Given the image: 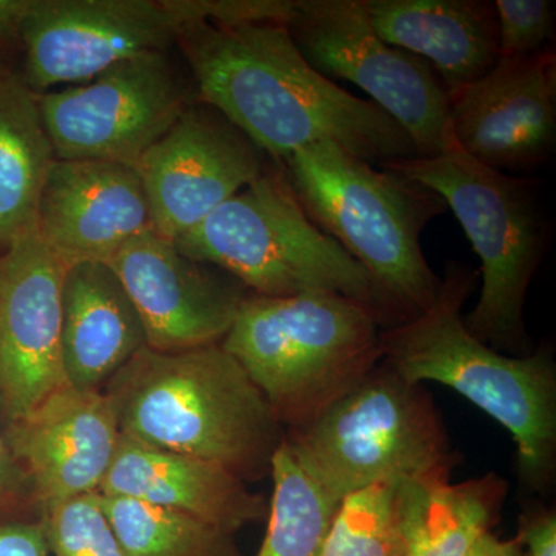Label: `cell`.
<instances>
[{
    "mask_svg": "<svg viewBox=\"0 0 556 556\" xmlns=\"http://www.w3.org/2000/svg\"><path fill=\"white\" fill-rule=\"evenodd\" d=\"M471 556H525L521 546L515 540H500L493 533L486 535L479 544L477 552Z\"/></svg>",
    "mask_w": 556,
    "mask_h": 556,
    "instance_id": "1f68e13d",
    "label": "cell"
},
{
    "mask_svg": "<svg viewBox=\"0 0 556 556\" xmlns=\"http://www.w3.org/2000/svg\"><path fill=\"white\" fill-rule=\"evenodd\" d=\"M33 0H0V73H21L24 27Z\"/></svg>",
    "mask_w": 556,
    "mask_h": 556,
    "instance_id": "83f0119b",
    "label": "cell"
},
{
    "mask_svg": "<svg viewBox=\"0 0 556 556\" xmlns=\"http://www.w3.org/2000/svg\"><path fill=\"white\" fill-rule=\"evenodd\" d=\"M174 241L182 254L225 270L252 294L332 292L378 314L383 328L404 321L367 269L314 225L276 161Z\"/></svg>",
    "mask_w": 556,
    "mask_h": 556,
    "instance_id": "5b68a950",
    "label": "cell"
},
{
    "mask_svg": "<svg viewBox=\"0 0 556 556\" xmlns=\"http://www.w3.org/2000/svg\"><path fill=\"white\" fill-rule=\"evenodd\" d=\"M0 556H53L42 519L0 521Z\"/></svg>",
    "mask_w": 556,
    "mask_h": 556,
    "instance_id": "f546056e",
    "label": "cell"
},
{
    "mask_svg": "<svg viewBox=\"0 0 556 556\" xmlns=\"http://www.w3.org/2000/svg\"><path fill=\"white\" fill-rule=\"evenodd\" d=\"M517 541L525 556H556L554 508L533 507L522 511Z\"/></svg>",
    "mask_w": 556,
    "mask_h": 556,
    "instance_id": "f1b7e54d",
    "label": "cell"
},
{
    "mask_svg": "<svg viewBox=\"0 0 556 556\" xmlns=\"http://www.w3.org/2000/svg\"><path fill=\"white\" fill-rule=\"evenodd\" d=\"M280 164L314 225L367 269L404 320L434 302L441 278L420 236L448 208L437 192L329 141L295 150Z\"/></svg>",
    "mask_w": 556,
    "mask_h": 556,
    "instance_id": "277c9868",
    "label": "cell"
},
{
    "mask_svg": "<svg viewBox=\"0 0 556 556\" xmlns=\"http://www.w3.org/2000/svg\"><path fill=\"white\" fill-rule=\"evenodd\" d=\"M54 152L38 93L20 72L0 73V254L35 229Z\"/></svg>",
    "mask_w": 556,
    "mask_h": 556,
    "instance_id": "44dd1931",
    "label": "cell"
},
{
    "mask_svg": "<svg viewBox=\"0 0 556 556\" xmlns=\"http://www.w3.org/2000/svg\"><path fill=\"white\" fill-rule=\"evenodd\" d=\"M179 25L167 0H33L21 76L38 94L86 84L121 62L166 53Z\"/></svg>",
    "mask_w": 556,
    "mask_h": 556,
    "instance_id": "8fae6325",
    "label": "cell"
},
{
    "mask_svg": "<svg viewBox=\"0 0 556 556\" xmlns=\"http://www.w3.org/2000/svg\"><path fill=\"white\" fill-rule=\"evenodd\" d=\"M5 438L42 517L51 508L101 492L121 430L104 391L64 386L11 420Z\"/></svg>",
    "mask_w": 556,
    "mask_h": 556,
    "instance_id": "2e32d148",
    "label": "cell"
},
{
    "mask_svg": "<svg viewBox=\"0 0 556 556\" xmlns=\"http://www.w3.org/2000/svg\"><path fill=\"white\" fill-rule=\"evenodd\" d=\"M448 112L453 141L470 159L503 174L536 169L556 146L554 49L500 58L448 94Z\"/></svg>",
    "mask_w": 556,
    "mask_h": 556,
    "instance_id": "5bb4252c",
    "label": "cell"
},
{
    "mask_svg": "<svg viewBox=\"0 0 556 556\" xmlns=\"http://www.w3.org/2000/svg\"><path fill=\"white\" fill-rule=\"evenodd\" d=\"M150 229L148 200L134 167L90 160L51 164L33 230L67 268L109 263Z\"/></svg>",
    "mask_w": 556,
    "mask_h": 556,
    "instance_id": "e0dca14e",
    "label": "cell"
},
{
    "mask_svg": "<svg viewBox=\"0 0 556 556\" xmlns=\"http://www.w3.org/2000/svg\"><path fill=\"white\" fill-rule=\"evenodd\" d=\"M3 417L2 399H0V419ZM24 497H30V485L24 471L14 459L9 442H7L5 430L0 428V508L13 507Z\"/></svg>",
    "mask_w": 556,
    "mask_h": 556,
    "instance_id": "4dcf8cb0",
    "label": "cell"
},
{
    "mask_svg": "<svg viewBox=\"0 0 556 556\" xmlns=\"http://www.w3.org/2000/svg\"><path fill=\"white\" fill-rule=\"evenodd\" d=\"M53 556H127L97 495L78 497L40 517Z\"/></svg>",
    "mask_w": 556,
    "mask_h": 556,
    "instance_id": "484cf974",
    "label": "cell"
},
{
    "mask_svg": "<svg viewBox=\"0 0 556 556\" xmlns=\"http://www.w3.org/2000/svg\"><path fill=\"white\" fill-rule=\"evenodd\" d=\"M269 475L274 489L268 529L257 556H321L340 501L302 467L287 439L273 457Z\"/></svg>",
    "mask_w": 556,
    "mask_h": 556,
    "instance_id": "603a6c76",
    "label": "cell"
},
{
    "mask_svg": "<svg viewBox=\"0 0 556 556\" xmlns=\"http://www.w3.org/2000/svg\"><path fill=\"white\" fill-rule=\"evenodd\" d=\"M175 46L197 101L217 109L276 163L321 141L372 166L417 159L396 121L311 67L285 22H186Z\"/></svg>",
    "mask_w": 556,
    "mask_h": 556,
    "instance_id": "6da1fadb",
    "label": "cell"
},
{
    "mask_svg": "<svg viewBox=\"0 0 556 556\" xmlns=\"http://www.w3.org/2000/svg\"><path fill=\"white\" fill-rule=\"evenodd\" d=\"M439 481L391 478L343 496L321 556H408Z\"/></svg>",
    "mask_w": 556,
    "mask_h": 556,
    "instance_id": "7402d4cb",
    "label": "cell"
},
{
    "mask_svg": "<svg viewBox=\"0 0 556 556\" xmlns=\"http://www.w3.org/2000/svg\"><path fill=\"white\" fill-rule=\"evenodd\" d=\"M364 9L376 35L427 61L448 94L482 78L500 60L493 2L364 0Z\"/></svg>",
    "mask_w": 556,
    "mask_h": 556,
    "instance_id": "d6986e66",
    "label": "cell"
},
{
    "mask_svg": "<svg viewBox=\"0 0 556 556\" xmlns=\"http://www.w3.org/2000/svg\"><path fill=\"white\" fill-rule=\"evenodd\" d=\"M285 24L311 67L350 80L407 131L417 159L455 146L444 84L422 58L376 35L364 0H294Z\"/></svg>",
    "mask_w": 556,
    "mask_h": 556,
    "instance_id": "9c48e42d",
    "label": "cell"
},
{
    "mask_svg": "<svg viewBox=\"0 0 556 556\" xmlns=\"http://www.w3.org/2000/svg\"><path fill=\"white\" fill-rule=\"evenodd\" d=\"M61 306L62 368L70 387L102 390L148 346L141 318L108 263L70 265Z\"/></svg>",
    "mask_w": 556,
    "mask_h": 556,
    "instance_id": "ffe728a7",
    "label": "cell"
},
{
    "mask_svg": "<svg viewBox=\"0 0 556 556\" xmlns=\"http://www.w3.org/2000/svg\"><path fill=\"white\" fill-rule=\"evenodd\" d=\"M382 329L378 314L332 292L248 294L222 346L295 430L382 361Z\"/></svg>",
    "mask_w": 556,
    "mask_h": 556,
    "instance_id": "8992f818",
    "label": "cell"
},
{
    "mask_svg": "<svg viewBox=\"0 0 556 556\" xmlns=\"http://www.w3.org/2000/svg\"><path fill=\"white\" fill-rule=\"evenodd\" d=\"M269 161L217 109L193 101L135 166L153 230L179 239L254 182Z\"/></svg>",
    "mask_w": 556,
    "mask_h": 556,
    "instance_id": "7c38bea8",
    "label": "cell"
},
{
    "mask_svg": "<svg viewBox=\"0 0 556 556\" xmlns=\"http://www.w3.org/2000/svg\"><path fill=\"white\" fill-rule=\"evenodd\" d=\"M197 101L169 51L121 62L80 86L38 94L54 159L137 166Z\"/></svg>",
    "mask_w": 556,
    "mask_h": 556,
    "instance_id": "30bf717a",
    "label": "cell"
},
{
    "mask_svg": "<svg viewBox=\"0 0 556 556\" xmlns=\"http://www.w3.org/2000/svg\"><path fill=\"white\" fill-rule=\"evenodd\" d=\"M380 167H390L437 192L481 258V294L464 317L468 331L493 350L529 354L527 292L551 237L536 181L489 169L456 144L431 159Z\"/></svg>",
    "mask_w": 556,
    "mask_h": 556,
    "instance_id": "52a82bcc",
    "label": "cell"
},
{
    "mask_svg": "<svg viewBox=\"0 0 556 556\" xmlns=\"http://www.w3.org/2000/svg\"><path fill=\"white\" fill-rule=\"evenodd\" d=\"M98 501L127 556H244L232 533L199 518L129 497Z\"/></svg>",
    "mask_w": 556,
    "mask_h": 556,
    "instance_id": "d4e9b609",
    "label": "cell"
},
{
    "mask_svg": "<svg viewBox=\"0 0 556 556\" xmlns=\"http://www.w3.org/2000/svg\"><path fill=\"white\" fill-rule=\"evenodd\" d=\"M500 58H525L552 49L556 3L552 0H496Z\"/></svg>",
    "mask_w": 556,
    "mask_h": 556,
    "instance_id": "4316f807",
    "label": "cell"
},
{
    "mask_svg": "<svg viewBox=\"0 0 556 556\" xmlns=\"http://www.w3.org/2000/svg\"><path fill=\"white\" fill-rule=\"evenodd\" d=\"M100 495L129 497L199 518L236 535L268 518L269 503L218 464L121 434Z\"/></svg>",
    "mask_w": 556,
    "mask_h": 556,
    "instance_id": "ac0fdd59",
    "label": "cell"
},
{
    "mask_svg": "<svg viewBox=\"0 0 556 556\" xmlns=\"http://www.w3.org/2000/svg\"><path fill=\"white\" fill-rule=\"evenodd\" d=\"M506 493L507 482L493 473L459 484L437 482L408 556L473 555L493 533Z\"/></svg>",
    "mask_w": 556,
    "mask_h": 556,
    "instance_id": "cb8c5ba5",
    "label": "cell"
},
{
    "mask_svg": "<svg viewBox=\"0 0 556 556\" xmlns=\"http://www.w3.org/2000/svg\"><path fill=\"white\" fill-rule=\"evenodd\" d=\"M285 439L338 501L391 478L450 479L456 466L433 397L383 361Z\"/></svg>",
    "mask_w": 556,
    "mask_h": 556,
    "instance_id": "ba28073f",
    "label": "cell"
},
{
    "mask_svg": "<svg viewBox=\"0 0 556 556\" xmlns=\"http://www.w3.org/2000/svg\"><path fill=\"white\" fill-rule=\"evenodd\" d=\"M108 265L141 318L148 346L156 351L222 343L248 298L237 278L188 257L153 229L127 241Z\"/></svg>",
    "mask_w": 556,
    "mask_h": 556,
    "instance_id": "4fadbf2b",
    "label": "cell"
},
{
    "mask_svg": "<svg viewBox=\"0 0 556 556\" xmlns=\"http://www.w3.org/2000/svg\"><path fill=\"white\" fill-rule=\"evenodd\" d=\"M65 269L35 230L0 254V399L9 422L67 386L61 354Z\"/></svg>",
    "mask_w": 556,
    "mask_h": 556,
    "instance_id": "9a60e30c",
    "label": "cell"
},
{
    "mask_svg": "<svg viewBox=\"0 0 556 556\" xmlns=\"http://www.w3.org/2000/svg\"><path fill=\"white\" fill-rule=\"evenodd\" d=\"M473 273L450 265L434 302L380 332L382 361L413 383L455 390L506 428L527 489L546 493L556 473V367L551 351L506 356L475 338L463 306Z\"/></svg>",
    "mask_w": 556,
    "mask_h": 556,
    "instance_id": "3957f363",
    "label": "cell"
},
{
    "mask_svg": "<svg viewBox=\"0 0 556 556\" xmlns=\"http://www.w3.org/2000/svg\"><path fill=\"white\" fill-rule=\"evenodd\" d=\"M121 434L200 457L257 481L287 437L268 402L222 343L144 346L102 388Z\"/></svg>",
    "mask_w": 556,
    "mask_h": 556,
    "instance_id": "7a4b0ae2",
    "label": "cell"
}]
</instances>
